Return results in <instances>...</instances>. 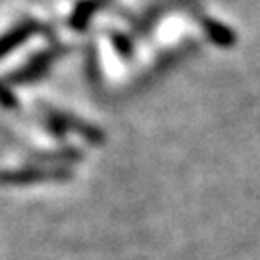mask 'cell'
<instances>
[{"mask_svg":"<svg viewBox=\"0 0 260 260\" xmlns=\"http://www.w3.org/2000/svg\"><path fill=\"white\" fill-rule=\"evenodd\" d=\"M70 177H72V170L64 166H29L0 172V185H31V183H45V181H68Z\"/></svg>","mask_w":260,"mask_h":260,"instance_id":"6da1fadb","label":"cell"},{"mask_svg":"<svg viewBox=\"0 0 260 260\" xmlns=\"http://www.w3.org/2000/svg\"><path fill=\"white\" fill-rule=\"evenodd\" d=\"M60 50L62 48H47V50H43L39 54L31 56L21 68H18L16 72H12L8 75V81L16 85H23V83H31V81H35L39 77H43L48 72V66L52 64V60L58 58Z\"/></svg>","mask_w":260,"mask_h":260,"instance_id":"7a4b0ae2","label":"cell"},{"mask_svg":"<svg viewBox=\"0 0 260 260\" xmlns=\"http://www.w3.org/2000/svg\"><path fill=\"white\" fill-rule=\"evenodd\" d=\"M39 31V23L35 19H25L18 23L16 27H12L10 31H6L4 35H0V58L12 54L18 47H21L25 41H29V37Z\"/></svg>","mask_w":260,"mask_h":260,"instance_id":"3957f363","label":"cell"},{"mask_svg":"<svg viewBox=\"0 0 260 260\" xmlns=\"http://www.w3.org/2000/svg\"><path fill=\"white\" fill-rule=\"evenodd\" d=\"M54 114L58 116V120L62 123V127L68 131H74L77 135H81L87 143H91L94 147H99V145H103L104 143V133L103 129H99V127H94L91 123H87V121L79 120V118H75L72 114H66V112H58L54 110Z\"/></svg>","mask_w":260,"mask_h":260,"instance_id":"277c9868","label":"cell"},{"mask_svg":"<svg viewBox=\"0 0 260 260\" xmlns=\"http://www.w3.org/2000/svg\"><path fill=\"white\" fill-rule=\"evenodd\" d=\"M201 25H203V29H205L206 37L212 41L216 47H232V45H235V41H237V37H235V31H233L232 27H228V25H223V23H220V21H216V19H203L201 21Z\"/></svg>","mask_w":260,"mask_h":260,"instance_id":"5b68a950","label":"cell"},{"mask_svg":"<svg viewBox=\"0 0 260 260\" xmlns=\"http://www.w3.org/2000/svg\"><path fill=\"white\" fill-rule=\"evenodd\" d=\"M101 2L99 0H81L77 6L74 8L72 16H70V25L75 31H81L89 25V21L93 18V14L96 10H101Z\"/></svg>","mask_w":260,"mask_h":260,"instance_id":"8992f818","label":"cell"},{"mask_svg":"<svg viewBox=\"0 0 260 260\" xmlns=\"http://www.w3.org/2000/svg\"><path fill=\"white\" fill-rule=\"evenodd\" d=\"M112 43H114L116 50H118L120 56H123V58H129V56L133 54L131 37H125V35H121V33H114V35H112Z\"/></svg>","mask_w":260,"mask_h":260,"instance_id":"52a82bcc","label":"cell"},{"mask_svg":"<svg viewBox=\"0 0 260 260\" xmlns=\"http://www.w3.org/2000/svg\"><path fill=\"white\" fill-rule=\"evenodd\" d=\"M0 106L2 108H8V110H14V108L19 106L18 96L14 94V91L10 89L8 85L2 83V81H0Z\"/></svg>","mask_w":260,"mask_h":260,"instance_id":"ba28073f","label":"cell"}]
</instances>
